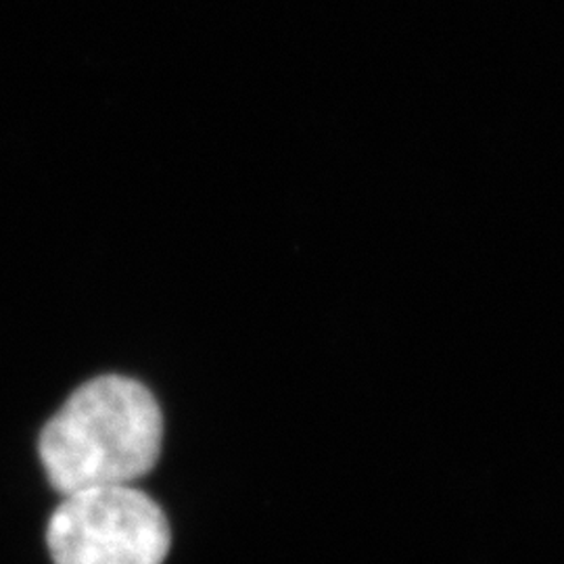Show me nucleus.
<instances>
[{
    "label": "nucleus",
    "instance_id": "1",
    "mask_svg": "<svg viewBox=\"0 0 564 564\" xmlns=\"http://www.w3.org/2000/svg\"><path fill=\"white\" fill-rule=\"evenodd\" d=\"M162 410L153 393L126 377L82 384L41 435V460L63 494L130 485L160 458Z\"/></svg>",
    "mask_w": 564,
    "mask_h": 564
},
{
    "label": "nucleus",
    "instance_id": "2",
    "mask_svg": "<svg viewBox=\"0 0 564 564\" xmlns=\"http://www.w3.org/2000/svg\"><path fill=\"white\" fill-rule=\"evenodd\" d=\"M46 544L55 564H163L170 524L141 489L95 487L65 496L48 521Z\"/></svg>",
    "mask_w": 564,
    "mask_h": 564
}]
</instances>
